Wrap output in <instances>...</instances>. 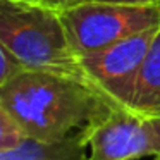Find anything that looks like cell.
I'll return each mask as SVG.
<instances>
[{
    "label": "cell",
    "mask_w": 160,
    "mask_h": 160,
    "mask_svg": "<svg viewBox=\"0 0 160 160\" xmlns=\"http://www.w3.org/2000/svg\"><path fill=\"white\" fill-rule=\"evenodd\" d=\"M91 2H110L124 5H160V0H91Z\"/></svg>",
    "instance_id": "cell-11"
},
{
    "label": "cell",
    "mask_w": 160,
    "mask_h": 160,
    "mask_svg": "<svg viewBox=\"0 0 160 160\" xmlns=\"http://www.w3.org/2000/svg\"><path fill=\"white\" fill-rule=\"evenodd\" d=\"M88 2V0H36V4L40 5H45L48 9H53L57 12H62V11H67V9H72L76 5H81Z\"/></svg>",
    "instance_id": "cell-10"
},
{
    "label": "cell",
    "mask_w": 160,
    "mask_h": 160,
    "mask_svg": "<svg viewBox=\"0 0 160 160\" xmlns=\"http://www.w3.org/2000/svg\"><path fill=\"white\" fill-rule=\"evenodd\" d=\"M16 2H36V0H16Z\"/></svg>",
    "instance_id": "cell-12"
},
{
    "label": "cell",
    "mask_w": 160,
    "mask_h": 160,
    "mask_svg": "<svg viewBox=\"0 0 160 160\" xmlns=\"http://www.w3.org/2000/svg\"><path fill=\"white\" fill-rule=\"evenodd\" d=\"M26 136L28 134L22 131L21 126L4 108H0V152L18 146Z\"/></svg>",
    "instance_id": "cell-8"
},
{
    "label": "cell",
    "mask_w": 160,
    "mask_h": 160,
    "mask_svg": "<svg viewBox=\"0 0 160 160\" xmlns=\"http://www.w3.org/2000/svg\"><path fill=\"white\" fill-rule=\"evenodd\" d=\"M88 160H136L160 157V115L115 107L88 132Z\"/></svg>",
    "instance_id": "cell-4"
},
{
    "label": "cell",
    "mask_w": 160,
    "mask_h": 160,
    "mask_svg": "<svg viewBox=\"0 0 160 160\" xmlns=\"http://www.w3.org/2000/svg\"><path fill=\"white\" fill-rule=\"evenodd\" d=\"M0 45L28 69L62 74L95 86L71 45L62 16L53 9L36 2L0 0Z\"/></svg>",
    "instance_id": "cell-2"
},
{
    "label": "cell",
    "mask_w": 160,
    "mask_h": 160,
    "mask_svg": "<svg viewBox=\"0 0 160 160\" xmlns=\"http://www.w3.org/2000/svg\"><path fill=\"white\" fill-rule=\"evenodd\" d=\"M128 108L143 115H160V26L141 64Z\"/></svg>",
    "instance_id": "cell-7"
},
{
    "label": "cell",
    "mask_w": 160,
    "mask_h": 160,
    "mask_svg": "<svg viewBox=\"0 0 160 160\" xmlns=\"http://www.w3.org/2000/svg\"><path fill=\"white\" fill-rule=\"evenodd\" d=\"M78 55L103 50L124 38L160 26V5L84 2L60 12Z\"/></svg>",
    "instance_id": "cell-3"
},
{
    "label": "cell",
    "mask_w": 160,
    "mask_h": 160,
    "mask_svg": "<svg viewBox=\"0 0 160 160\" xmlns=\"http://www.w3.org/2000/svg\"><path fill=\"white\" fill-rule=\"evenodd\" d=\"M0 64H2V69H0V86L12 81L14 78H18L19 74L24 72V71H28V67L4 45H0Z\"/></svg>",
    "instance_id": "cell-9"
},
{
    "label": "cell",
    "mask_w": 160,
    "mask_h": 160,
    "mask_svg": "<svg viewBox=\"0 0 160 160\" xmlns=\"http://www.w3.org/2000/svg\"><path fill=\"white\" fill-rule=\"evenodd\" d=\"M155 160H160V157H158V158H155Z\"/></svg>",
    "instance_id": "cell-13"
},
{
    "label": "cell",
    "mask_w": 160,
    "mask_h": 160,
    "mask_svg": "<svg viewBox=\"0 0 160 160\" xmlns=\"http://www.w3.org/2000/svg\"><path fill=\"white\" fill-rule=\"evenodd\" d=\"M115 107L91 84L45 71L28 69L0 86V108L28 136L45 141L90 131Z\"/></svg>",
    "instance_id": "cell-1"
},
{
    "label": "cell",
    "mask_w": 160,
    "mask_h": 160,
    "mask_svg": "<svg viewBox=\"0 0 160 160\" xmlns=\"http://www.w3.org/2000/svg\"><path fill=\"white\" fill-rule=\"evenodd\" d=\"M158 26L124 38L93 53L81 55L91 83L119 107H129L141 64Z\"/></svg>",
    "instance_id": "cell-5"
},
{
    "label": "cell",
    "mask_w": 160,
    "mask_h": 160,
    "mask_svg": "<svg viewBox=\"0 0 160 160\" xmlns=\"http://www.w3.org/2000/svg\"><path fill=\"white\" fill-rule=\"evenodd\" d=\"M83 131L55 141L26 136L18 146L0 152V160H88L90 139Z\"/></svg>",
    "instance_id": "cell-6"
}]
</instances>
